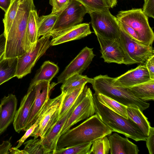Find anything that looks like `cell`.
<instances>
[{"label":"cell","mask_w":154,"mask_h":154,"mask_svg":"<svg viewBox=\"0 0 154 154\" xmlns=\"http://www.w3.org/2000/svg\"><path fill=\"white\" fill-rule=\"evenodd\" d=\"M95 113L112 132L122 134L136 141L146 140L147 137L128 117L126 119L102 104L96 94H93Z\"/></svg>","instance_id":"3957f363"},{"label":"cell","mask_w":154,"mask_h":154,"mask_svg":"<svg viewBox=\"0 0 154 154\" xmlns=\"http://www.w3.org/2000/svg\"><path fill=\"white\" fill-rule=\"evenodd\" d=\"M151 79L145 64H140L120 76L114 78L113 83L116 86L127 88Z\"/></svg>","instance_id":"e0dca14e"},{"label":"cell","mask_w":154,"mask_h":154,"mask_svg":"<svg viewBox=\"0 0 154 154\" xmlns=\"http://www.w3.org/2000/svg\"><path fill=\"white\" fill-rule=\"evenodd\" d=\"M142 10L147 17L154 18V0H144Z\"/></svg>","instance_id":"8d00e7d4"},{"label":"cell","mask_w":154,"mask_h":154,"mask_svg":"<svg viewBox=\"0 0 154 154\" xmlns=\"http://www.w3.org/2000/svg\"><path fill=\"white\" fill-rule=\"evenodd\" d=\"M38 119L37 118L35 122L26 131V132L24 135L17 141L18 143L17 146L15 147L16 148H18L20 147L25 142V140L30 136L38 126Z\"/></svg>","instance_id":"74e56055"},{"label":"cell","mask_w":154,"mask_h":154,"mask_svg":"<svg viewBox=\"0 0 154 154\" xmlns=\"http://www.w3.org/2000/svg\"><path fill=\"white\" fill-rule=\"evenodd\" d=\"M12 145L8 140L3 141L0 144V154H8L10 153L9 149Z\"/></svg>","instance_id":"b9f144b4"},{"label":"cell","mask_w":154,"mask_h":154,"mask_svg":"<svg viewBox=\"0 0 154 154\" xmlns=\"http://www.w3.org/2000/svg\"><path fill=\"white\" fill-rule=\"evenodd\" d=\"M127 112L128 117L132 120L143 134L147 137L151 126L147 118L144 115L142 111L138 108L127 106Z\"/></svg>","instance_id":"603a6c76"},{"label":"cell","mask_w":154,"mask_h":154,"mask_svg":"<svg viewBox=\"0 0 154 154\" xmlns=\"http://www.w3.org/2000/svg\"><path fill=\"white\" fill-rule=\"evenodd\" d=\"M100 44L101 57L104 62L108 63L123 64L124 54L119 38L110 39L105 38L95 34Z\"/></svg>","instance_id":"5bb4252c"},{"label":"cell","mask_w":154,"mask_h":154,"mask_svg":"<svg viewBox=\"0 0 154 154\" xmlns=\"http://www.w3.org/2000/svg\"><path fill=\"white\" fill-rule=\"evenodd\" d=\"M116 17L119 21L126 24L135 30L141 43L147 45H152L154 33L149 25L148 17L141 8L119 11Z\"/></svg>","instance_id":"5b68a950"},{"label":"cell","mask_w":154,"mask_h":154,"mask_svg":"<svg viewBox=\"0 0 154 154\" xmlns=\"http://www.w3.org/2000/svg\"><path fill=\"white\" fill-rule=\"evenodd\" d=\"M90 154H108L110 150V144L108 137L105 136L93 141Z\"/></svg>","instance_id":"d6a6232c"},{"label":"cell","mask_w":154,"mask_h":154,"mask_svg":"<svg viewBox=\"0 0 154 154\" xmlns=\"http://www.w3.org/2000/svg\"><path fill=\"white\" fill-rule=\"evenodd\" d=\"M17 98L12 94L4 96L1 99L0 104V135L13 122L17 110Z\"/></svg>","instance_id":"ac0fdd59"},{"label":"cell","mask_w":154,"mask_h":154,"mask_svg":"<svg viewBox=\"0 0 154 154\" xmlns=\"http://www.w3.org/2000/svg\"><path fill=\"white\" fill-rule=\"evenodd\" d=\"M119 39L124 54L125 65L145 63L154 56V50L151 45H147L131 39L120 28Z\"/></svg>","instance_id":"52a82bcc"},{"label":"cell","mask_w":154,"mask_h":154,"mask_svg":"<svg viewBox=\"0 0 154 154\" xmlns=\"http://www.w3.org/2000/svg\"><path fill=\"white\" fill-rule=\"evenodd\" d=\"M70 0H49L52 6L51 14L59 15L68 5Z\"/></svg>","instance_id":"e575fe53"},{"label":"cell","mask_w":154,"mask_h":154,"mask_svg":"<svg viewBox=\"0 0 154 154\" xmlns=\"http://www.w3.org/2000/svg\"><path fill=\"white\" fill-rule=\"evenodd\" d=\"M145 64L151 79L154 80V56L148 60Z\"/></svg>","instance_id":"ab89813d"},{"label":"cell","mask_w":154,"mask_h":154,"mask_svg":"<svg viewBox=\"0 0 154 154\" xmlns=\"http://www.w3.org/2000/svg\"><path fill=\"white\" fill-rule=\"evenodd\" d=\"M54 86V85H50V82L45 81H40L33 86L35 91V98L26 126L23 131H26L35 122L50 98V91Z\"/></svg>","instance_id":"2e32d148"},{"label":"cell","mask_w":154,"mask_h":154,"mask_svg":"<svg viewBox=\"0 0 154 154\" xmlns=\"http://www.w3.org/2000/svg\"><path fill=\"white\" fill-rule=\"evenodd\" d=\"M12 0H0V8L5 12H6Z\"/></svg>","instance_id":"7bdbcfd3"},{"label":"cell","mask_w":154,"mask_h":154,"mask_svg":"<svg viewBox=\"0 0 154 154\" xmlns=\"http://www.w3.org/2000/svg\"><path fill=\"white\" fill-rule=\"evenodd\" d=\"M134 96L142 100H154V80L127 88Z\"/></svg>","instance_id":"7402d4cb"},{"label":"cell","mask_w":154,"mask_h":154,"mask_svg":"<svg viewBox=\"0 0 154 154\" xmlns=\"http://www.w3.org/2000/svg\"><path fill=\"white\" fill-rule=\"evenodd\" d=\"M91 23L95 34L103 38L110 39L119 38L120 29L116 17L109 10L90 11Z\"/></svg>","instance_id":"30bf717a"},{"label":"cell","mask_w":154,"mask_h":154,"mask_svg":"<svg viewBox=\"0 0 154 154\" xmlns=\"http://www.w3.org/2000/svg\"><path fill=\"white\" fill-rule=\"evenodd\" d=\"M65 94L62 92L53 99L49 98L39 113L38 126L30 136L42 140L48 131L58 120L60 107Z\"/></svg>","instance_id":"8992f818"},{"label":"cell","mask_w":154,"mask_h":154,"mask_svg":"<svg viewBox=\"0 0 154 154\" xmlns=\"http://www.w3.org/2000/svg\"><path fill=\"white\" fill-rule=\"evenodd\" d=\"M1 109V106L0 104V114Z\"/></svg>","instance_id":"bcb514c9"},{"label":"cell","mask_w":154,"mask_h":154,"mask_svg":"<svg viewBox=\"0 0 154 154\" xmlns=\"http://www.w3.org/2000/svg\"><path fill=\"white\" fill-rule=\"evenodd\" d=\"M146 145L149 154L154 152V128H150L149 134L146 138Z\"/></svg>","instance_id":"f35d334b"},{"label":"cell","mask_w":154,"mask_h":154,"mask_svg":"<svg viewBox=\"0 0 154 154\" xmlns=\"http://www.w3.org/2000/svg\"><path fill=\"white\" fill-rule=\"evenodd\" d=\"M118 22L120 28L123 30L127 35L132 40L141 43L137 33L133 28L125 23L119 21Z\"/></svg>","instance_id":"d590c367"},{"label":"cell","mask_w":154,"mask_h":154,"mask_svg":"<svg viewBox=\"0 0 154 154\" xmlns=\"http://www.w3.org/2000/svg\"><path fill=\"white\" fill-rule=\"evenodd\" d=\"M58 15L50 14L39 17L38 35L46 36L54 26Z\"/></svg>","instance_id":"f1b7e54d"},{"label":"cell","mask_w":154,"mask_h":154,"mask_svg":"<svg viewBox=\"0 0 154 154\" xmlns=\"http://www.w3.org/2000/svg\"><path fill=\"white\" fill-rule=\"evenodd\" d=\"M88 13L86 9L80 2L76 0H70L67 7L58 15L54 26L47 36L53 37L81 23Z\"/></svg>","instance_id":"ba28073f"},{"label":"cell","mask_w":154,"mask_h":154,"mask_svg":"<svg viewBox=\"0 0 154 154\" xmlns=\"http://www.w3.org/2000/svg\"><path fill=\"white\" fill-rule=\"evenodd\" d=\"M17 58H3L0 61V85L15 77Z\"/></svg>","instance_id":"cb8c5ba5"},{"label":"cell","mask_w":154,"mask_h":154,"mask_svg":"<svg viewBox=\"0 0 154 154\" xmlns=\"http://www.w3.org/2000/svg\"><path fill=\"white\" fill-rule=\"evenodd\" d=\"M23 149L27 154H44L43 146L40 139H33L24 142Z\"/></svg>","instance_id":"836d02e7"},{"label":"cell","mask_w":154,"mask_h":154,"mask_svg":"<svg viewBox=\"0 0 154 154\" xmlns=\"http://www.w3.org/2000/svg\"><path fill=\"white\" fill-rule=\"evenodd\" d=\"M111 154H138L140 151L137 146L128 137H123L117 133L108 135Z\"/></svg>","instance_id":"ffe728a7"},{"label":"cell","mask_w":154,"mask_h":154,"mask_svg":"<svg viewBox=\"0 0 154 154\" xmlns=\"http://www.w3.org/2000/svg\"><path fill=\"white\" fill-rule=\"evenodd\" d=\"M111 8H113L115 7L117 4V0H108Z\"/></svg>","instance_id":"f6af8a7d"},{"label":"cell","mask_w":154,"mask_h":154,"mask_svg":"<svg viewBox=\"0 0 154 154\" xmlns=\"http://www.w3.org/2000/svg\"><path fill=\"white\" fill-rule=\"evenodd\" d=\"M39 17L37 11L35 9L30 11L26 29V36L31 46L36 42L38 38Z\"/></svg>","instance_id":"d4e9b609"},{"label":"cell","mask_w":154,"mask_h":154,"mask_svg":"<svg viewBox=\"0 0 154 154\" xmlns=\"http://www.w3.org/2000/svg\"><path fill=\"white\" fill-rule=\"evenodd\" d=\"M35 98V91L34 86L29 87L26 94L21 101L13 122V126L16 132L19 133L26 127Z\"/></svg>","instance_id":"9a60e30c"},{"label":"cell","mask_w":154,"mask_h":154,"mask_svg":"<svg viewBox=\"0 0 154 154\" xmlns=\"http://www.w3.org/2000/svg\"><path fill=\"white\" fill-rule=\"evenodd\" d=\"M93 49L87 46L84 48L57 77L58 83H63L74 74H81L88 68L95 56Z\"/></svg>","instance_id":"4fadbf2b"},{"label":"cell","mask_w":154,"mask_h":154,"mask_svg":"<svg viewBox=\"0 0 154 154\" xmlns=\"http://www.w3.org/2000/svg\"><path fill=\"white\" fill-rule=\"evenodd\" d=\"M51 37L49 35L42 36L28 50L17 57L15 76L21 79L31 73L36 63L51 45Z\"/></svg>","instance_id":"9c48e42d"},{"label":"cell","mask_w":154,"mask_h":154,"mask_svg":"<svg viewBox=\"0 0 154 154\" xmlns=\"http://www.w3.org/2000/svg\"><path fill=\"white\" fill-rule=\"evenodd\" d=\"M93 79L81 74H74L66 79L61 87L62 92L66 94L69 93L78 87L89 83H92Z\"/></svg>","instance_id":"484cf974"},{"label":"cell","mask_w":154,"mask_h":154,"mask_svg":"<svg viewBox=\"0 0 154 154\" xmlns=\"http://www.w3.org/2000/svg\"><path fill=\"white\" fill-rule=\"evenodd\" d=\"M86 84L82 85L65 94L62 103L59 118L62 117L73 105Z\"/></svg>","instance_id":"83f0119b"},{"label":"cell","mask_w":154,"mask_h":154,"mask_svg":"<svg viewBox=\"0 0 154 154\" xmlns=\"http://www.w3.org/2000/svg\"><path fill=\"white\" fill-rule=\"evenodd\" d=\"M6 42V36L3 33L0 35V61L4 57Z\"/></svg>","instance_id":"60d3db41"},{"label":"cell","mask_w":154,"mask_h":154,"mask_svg":"<svg viewBox=\"0 0 154 154\" xmlns=\"http://www.w3.org/2000/svg\"><path fill=\"white\" fill-rule=\"evenodd\" d=\"M82 95L81 92L70 109L62 117L59 118L54 125L48 131L44 138L41 140L44 154H54L57 149V143L62 130L75 107L80 100Z\"/></svg>","instance_id":"7c38bea8"},{"label":"cell","mask_w":154,"mask_h":154,"mask_svg":"<svg viewBox=\"0 0 154 154\" xmlns=\"http://www.w3.org/2000/svg\"><path fill=\"white\" fill-rule=\"evenodd\" d=\"M92 33L89 23H81L52 37L51 45L54 46L73 40L79 39Z\"/></svg>","instance_id":"d6986e66"},{"label":"cell","mask_w":154,"mask_h":154,"mask_svg":"<svg viewBox=\"0 0 154 154\" xmlns=\"http://www.w3.org/2000/svg\"><path fill=\"white\" fill-rule=\"evenodd\" d=\"M81 3L90 11H97L109 10L111 8L108 0H76Z\"/></svg>","instance_id":"4dcf8cb0"},{"label":"cell","mask_w":154,"mask_h":154,"mask_svg":"<svg viewBox=\"0 0 154 154\" xmlns=\"http://www.w3.org/2000/svg\"><path fill=\"white\" fill-rule=\"evenodd\" d=\"M21 0H12L7 11L5 12L3 22L4 25V32L6 34L10 28L16 15Z\"/></svg>","instance_id":"f546056e"},{"label":"cell","mask_w":154,"mask_h":154,"mask_svg":"<svg viewBox=\"0 0 154 154\" xmlns=\"http://www.w3.org/2000/svg\"><path fill=\"white\" fill-rule=\"evenodd\" d=\"M10 153L13 154H27L23 150H20L15 147H11L9 149Z\"/></svg>","instance_id":"ee69618b"},{"label":"cell","mask_w":154,"mask_h":154,"mask_svg":"<svg viewBox=\"0 0 154 154\" xmlns=\"http://www.w3.org/2000/svg\"><path fill=\"white\" fill-rule=\"evenodd\" d=\"M93 142H91L69 147L58 149L54 154H90Z\"/></svg>","instance_id":"1f68e13d"},{"label":"cell","mask_w":154,"mask_h":154,"mask_svg":"<svg viewBox=\"0 0 154 154\" xmlns=\"http://www.w3.org/2000/svg\"><path fill=\"white\" fill-rule=\"evenodd\" d=\"M58 66L49 61H45L36 73L29 87L33 86L41 81L50 82L58 72Z\"/></svg>","instance_id":"44dd1931"},{"label":"cell","mask_w":154,"mask_h":154,"mask_svg":"<svg viewBox=\"0 0 154 154\" xmlns=\"http://www.w3.org/2000/svg\"><path fill=\"white\" fill-rule=\"evenodd\" d=\"M81 99L67 120L61 132L64 133L78 122L94 115L95 109L93 95L90 88L85 85Z\"/></svg>","instance_id":"8fae6325"},{"label":"cell","mask_w":154,"mask_h":154,"mask_svg":"<svg viewBox=\"0 0 154 154\" xmlns=\"http://www.w3.org/2000/svg\"><path fill=\"white\" fill-rule=\"evenodd\" d=\"M94 93L97 99L101 103L123 117L128 119L127 112V106L103 94Z\"/></svg>","instance_id":"4316f807"},{"label":"cell","mask_w":154,"mask_h":154,"mask_svg":"<svg viewBox=\"0 0 154 154\" xmlns=\"http://www.w3.org/2000/svg\"><path fill=\"white\" fill-rule=\"evenodd\" d=\"M35 9L34 0H21L16 15L5 35L6 42L4 58L17 57L32 46L26 36V29L30 11Z\"/></svg>","instance_id":"6da1fadb"},{"label":"cell","mask_w":154,"mask_h":154,"mask_svg":"<svg viewBox=\"0 0 154 154\" xmlns=\"http://www.w3.org/2000/svg\"><path fill=\"white\" fill-rule=\"evenodd\" d=\"M112 131L95 114L82 123L69 129L60 137L57 148H63L93 142L95 139L108 136Z\"/></svg>","instance_id":"7a4b0ae2"},{"label":"cell","mask_w":154,"mask_h":154,"mask_svg":"<svg viewBox=\"0 0 154 154\" xmlns=\"http://www.w3.org/2000/svg\"><path fill=\"white\" fill-rule=\"evenodd\" d=\"M113 79L106 75L94 77L91 84L95 93L103 94L127 106L138 108L142 112L149 108V103L136 97L127 88L115 85Z\"/></svg>","instance_id":"277c9868"}]
</instances>
